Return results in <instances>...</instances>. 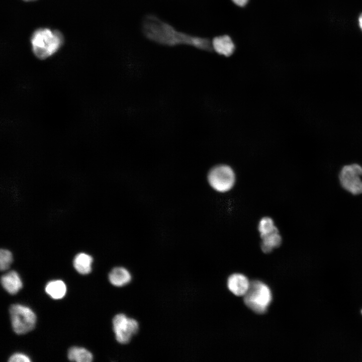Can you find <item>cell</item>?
Instances as JSON below:
<instances>
[{"label": "cell", "instance_id": "obj_18", "mask_svg": "<svg viewBox=\"0 0 362 362\" xmlns=\"http://www.w3.org/2000/svg\"><path fill=\"white\" fill-rule=\"evenodd\" d=\"M10 362H30L31 359L27 355L22 353H15L9 358Z\"/></svg>", "mask_w": 362, "mask_h": 362}, {"label": "cell", "instance_id": "obj_8", "mask_svg": "<svg viewBox=\"0 0 362 362\" xmlns=\"http://www.w3.org/2000/svg\"><path fill=\"white\" fill-rule=\"evenodd\" d=\"M250 284L248 279L240 274H233L227 280L228 289L237 296H244L248 291Z\"/></svg>", "mask_w": 362, "mask_h": 362}, {"label": "cell", "instance_id": "obj_4", "mask_svg": "<svg viewBox=\"0 0 362 362\" xmlns=\"http://www.w3.org/2000/svg\"><path fill=\"white\" fill-rule=\"evenodd\" d=\"M338 179L343 190L353 195L362 194V166L358 163L343 165L340 169Z\"/></svg>", "mask_w": 362, "mask_h": 362}, {"label": "cell", "instance_id": "obj_6", "mask_svg": "<svg viewBox=\"0 0 362 362\" xmlns=\"http://www.w3.org/2000/svg\"><path fill=\"white\" fill-rule=\"evenodd\" d=\"M112 323L116 340L121 344L128 343L139 329L138 322L124 313L116 314L113 319Z\"/></svg>", "mask_w": 362, "mask_h": 362}, {"label": "cell", "instance_id": "obj_16", "mask_svg": "<svg viewBox=\"0 0 362 362\" xmlns=\"http://www.w3.org/2000/svg\"><path fill=\"white\" fill-rule=\"evenodd\" d=\"M258 230L260 236L278 231V228L274 225L273 220L269 217H264L260 221Z\"/></svg>", "mask_w": 362, "mask_h": 362}, {"label": "cell", "instance_id": "obj_7", "mask_svg": "<svg viewBox=\"0 0 362 362\" xmlns=\"http://www.w3.org/2000/svg\"><path fill=\"white\" fill-rule=\"evenodd\" d=\"M235 176L233 169L227 165H218L213 167L208 174L210 185L216 191L226 192L233 186Z\"/></svg>", "mask_w": 362, "mask_h": 362}, {"label": "cell", "instance_id": "obj_10", "mask_svg": "<svg viewBox=\"0 0 362 362\" xmlns=\"http://www.w3.org/2000/svg\"><path fill=\"white\" fill-rule=\"evenodd\" d=\"M1 284L5 290L12 295L17 294L23 286L20 276L14 270L10 271L2 276Z\"/></svg>", "mask_w": 362, "mask_h": 362}, {"label": "cell", "instance_id": "obj_5", "mask_svg": "<svg viewBox=\"0 0 362 362\" xmlns=\"http://www.w3.org/2000/svg\"><path fill=\"white\" fill-rule=\"evenodd\" d=\"M9 311L12 327L15 333L23 334L33 329L36 316L30 308L16 304L11 306Z\"/></svg>", "mask_w": 362, "mask_h": 362}, {"label": "cell", "instance_id": "obj_12", "mask_svg": "<svg viewBox=\"0 0 362 362\" xmlns=\"http://www.w3.org/2000/svg\"><path fill=\"white\" fill-rule=\"evenodd\" d=\"M262 239L261 248L265 253H270L274 248L280 246L282 243V237L279 231L260 236Z\"/></svg>", "mask_w": 362, "mask_h": 362}, {"label": "cell", "instance_id": "obj_2", "mask_svg": "<svg viewBox=\"0 0 362 362\" xmlns=\"http://www.w3.org/2000/svg\"><path fill=\"white\" fill-rule=\"evenodd\" d=\"M62 34L57 30L40 28L33 33L31 42L34 54L39 59L53 55L63 43Z\"/></svg>", "mask_w": 362, "mask_h": 362}, {"label": "cell", "instance_id": "obj_15", "mask_svg": "<svg viewBox=\"0 0 362 362\" xmlns=\"http://www.w3.org/2000/svg\"><path fill=\"white\" fill-rule=\"evenodd\" d=\"M68 358L71 361L90 362L93 360L92 354L83 347L74 346L68 351Z\"/></svg>", "mask_w": 362, "mask_h": 362}, {"label": "cell", "instance_id": "obj_11", "mask_svg": "<svg viewBox=\"0 0 362 362\" xmlns=\"http://www.w3.org/2000/svg\"><path fill=\"white\" fill-rule=\"evenodd\" d=\"M212 46L216 52L225 56L231 55L235 48L232 40L227 35L214 38Z\"/></svg>", "mask_w": 362, "mask_h": 362}, {"label": "cell", "instance_id": "obj_9", "mask_svg": "<svg viewBox=\"0 0 362 362\" xmlns=\"http://www.w3.org/2000/svg\"><path fill=\"white\" fill-rule=\"evenodd\" d=\"M132 278L129 270L123 266L114 267L108 276L110 283L117 287H122L128 285L131 282Z\"/></svg>", "mask_w": 362, "mask_h": 362}, {"label": "cell", "instance_id": "obj_3", "mask_svg": "<svg viewBox=\"0 0 362 362\" xmlns=\"http://www.w3.org/2000/svg\"><path fill=\"white\" fill-rule=\"evenodd\" d=\"M272 300V295L269 287L258 281L250 282L249 289L244 296L245 305L257 314L265 313Z\"/></svg>", "mask_w": 362, "mask_h": 362}, {"label": "cell", "instance_id": "obj_14", "mask_svg": "<svg viewBox=\"0 0 362 362\" xmlns=\"http://www.w3.org/2000/svg\"><path fill=\"white\" fill-rule=\"evenodd\" d=\"M46 292L54 299H60L65 295L66 287L61 280H53L47 283L45 287Z\"/></svg>", "mask_w": 362, "mask_h": 362}, {"label": "cell", "instance_id": "obj_19", "mask_svg": "<svg viewBox=\"0 0 362 362\" xmlns=\"http://www.w3.org/2000/svg\"><path fill=\"white\" fill-rule=\"evenodd\" d=\"M234 3H235L236 5L242 7L245 6L247 2H248V0H232Z\"/></svg>", "mask_w": 362, "mask_h": 362}, {"label": "cell", "instance_id": "obj_17", "mask_svg": "<svg viewBox=\"0 0 362 362\" xmlns=\"http://www.w3.org/2000/svg\"><path fill=\"white\" fill-rule=\"evenodd\" d=\"M13 261L12 253L7 249L0 250V269L2 271L8 269Z\"/></svg>", "mask_w": 362, "mask_h": 362}, {"label": "cell", "instance_id": "obj_22", "mask_svg": "<svg viewBox=\"0 0 362 362\" xmlns=\"http://www.w3.org/2000/svg\"><path fill=\"white\" fill-rule=\"evenodd\" d=\"M361 313H362V311H361Z\"/></svg>", "mask_w": 362, "mask_h": 362}, {"label": "cell", "instance_id": "obj_20", "mask_svg": "<svg viewBox=\"0 0 362 362\" xmlns=\"http://www.w3.org/2000/svg\"><path fill=\"white\" fill-rule=\"evenodd\" d=\"M359 26L362 30V14L360 15L358 18Z\"/></svg>", "mask_w": 362, "mask_h": 362}, {"label": "cell", "instance_id": "obj_1", "mask_svg": "<svg viewBox=\"0 0 362 362\" xmlns=\"http://www.w3.org/2000/svg\"><path fill=\"white\" fill-rule=\"evenodd\" d=\"M142 31L147 39L160 45H187L205 50H211L212 46L208 39L178 31L154 15L149 14L144 18Z\"/></svg>", "mask_w": 362, "mask_h": 362}, {"label": "cell", "instance_id": "obj_21", "mask_svg": "<svg viewBox=\"0 0 362 362\" xmlns=\"http://www.w3.org/2000/svg\"><path fill=\"white\" fill-rule=\"evenodd\" d=\"M23 1H26V2H32V1H36V0H23Z\"/></svg>", "mask_w": 362, "mask_h": 362}, {"label": "cell", "instance_id": "obj_13", "mask_svg": "<svg viewBox=\"0 0 362 362\" xmlns=\"http://www.w3.org/2000/svg\"><path fill=\"white\" fill-rule=\"evenodd\" d=\"M93 258L85 253H79L73 259V266L80 274L86 275L92 270Z\"/></svg>", "mask_w": 362, "mask_h": 362}]
</instances>
